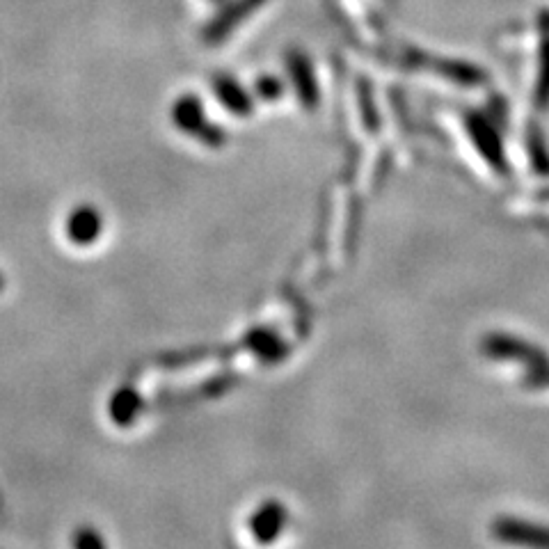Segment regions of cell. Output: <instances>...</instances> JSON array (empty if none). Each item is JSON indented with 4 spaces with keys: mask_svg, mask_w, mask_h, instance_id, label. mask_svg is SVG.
Returning <instances> with one entry per match:
<instances>
[{
    "mask_svg": "<svg viewBox=\"0 0 549 549\" xmlns=\"http://www.w3.org/2000/svg\"><path fill=\"white\" fill-rule=\"evenodd\" d=\"M492 536L499 543L522 549H549V527L545 524L517 520V517H499L492 524Z\"/></svg>",
    "mask_w": 549,
    "mask_h": 549,
    "instance_id": "7a4b0ae2",
    "label": "cell"
},
{
    "mask_svg": "<svg viewBox=\"0 0 549 549\" xmlns=\"http://www.w3.org/2000/svg\"><path fill=\"white\" fill-rule=\"evenodd\" d=\"M254 90H257V97H261L264 101H277L282 99L284 85L280 78L275 76H259L257 83H254Z\"/></svg>",
    "mask_w": 549,
    "mask_h": 549,
    "instance_id": "8fae6325",
    "label": "cell"
},
{
    "mask_svg": "<svg viewBox=\"0 0 549 549\" xmlns=\"http://www.w3.org/2000/svg\"><path fill=\"white\" fill-rule=\"evenodd\" d=\"M266 0H232L222 7V12L213 19L209 26L204 28V42L206 44H220L227 39L241 23L259 10Z\"/></svg>",
    "mask_w": 549,
    "mask_h": 549,
    "instance_id": "5b68a950",
    "label": "cell"
},
{
    "mask_svg": "<svg viewBox=\"0 0 549 549\" xmlns=\"http://www.w3.org/2000/svg\"><path fill=\"white\" fill-rule=\"evenodd\" d=\"M213 94L225 106L229 113L236 117H250L252 115V97L243 85H238L232 76H216L213 78Z\"/></svg>",
    "mask_w": 549,
    "mask_h": 549,
    "instance_id": "ba28073f",
    "label": "cell"
},
{
    "mask_svg": "<svg viewBox=\"0 0 549 549\" xmlns=\"http://www.w3.org/2000/svg\"><path fill=\"white\" fill-rule=\"evenodd\" d=\"M103 232V216L97 206L81 204L69 211L65 222V234L69 243L78 245V248H87V245L97 243Z\"/></svg>",
    "mask_w": 549,
    "mask_h": 549,
    "instance_id": "8992f818",
    "label": "cell"
},
{
    "mask_svg": "<svg viewBox=\"0 0 549 549\" xmlns=\"http://www.w3.org/2000/svg\"><path fill=\"white\" fill-rule=\"evenodd\" d=\"M213 3H222V0H213Z\"/></svg>",
    "mask_w": 549,
    "mask_h": 549,
    "instance_id": "7c38bea8",
    "label": "cell"
},
{
    "mask_svg": "<svg viewBox=\"0 0 549 549\" xmlns=\"http://www.w3.org/2000/svg\"><path fill=\"white\" fill-rule=\"evenodd\" d=\"M172 122L177 124L179 131L188 133L190 138L200 140L213 149L225 145V133H222L216 124L209 122L202 101L193 97V94H183V97L174 101Z\"/></svg>",
    "mask_w": 549,
    "mask_h": 549,
    "instance_id": "6da1fadb",
    "label": "cell"
},
{
    "mask_svg": "<svg viewBox=\"0 0 549 549\" xmlns=\"http://www.w3.org/2000/svg\"><path fill=\"white\" fill-rule=\"evenodd\" d=\"M483 353L490 357V360H513L527 364V369L533 366L549 362V357L538 350L536 346H529L527 341L508 337V334H490V337L483 339Z\"/></svg>",
    "mask_w": 549,
    "mask_h": 549,
    "instance_id": "277c9868",
    "label": "cell"
},
{
    "mask_svg": "<svg viewBox=\"0 0 549 549\" xmlns=\"http://www.w3.org/2000/svg\"><path fill=\"white\" fill-rule=\"evenodd\" d=\"M286 524H289V511H286V506L277 499H268L252 511L248 529L250 536L257 540L259 545H273L282 538Z\"/></svg>",
    "mask_w": 549,
    "mask_h": 549,
    "instance_id": "3957f363",
    "label": "cell"
},
{
    "mask_svg": "<svg viewBox=\"0 0 549 549\" xmlns=\"http://www.w3.org/2000/svg\"><path fill=\"white\" fill-rule=\"evenodd\" d=\"M71 549H108L106 538L101 536L99 529L90 527V524H81L74 533H71Z\"/></svg>",
    "mask_w": 549,
    "mask_h": 549,
    "instance_id": "9c48e42d",
    "label": "cell"
},
{
    "mask_svg": "<svg viewBox=\"0 0 549 549\" xmlns=\"http://www.w3.org/2000/svg\"><path fill=\"white\" fill-rule=\"evenodd\" d=\"M286 69H289L291 83L296 87V94L302 101V106L314 108L318 103V87L312 62H309L307 55L302 51H289V55H286Z\"/></svg>",
    "mask_w": 549,
    "mask_h": 549,
    "instance_id": "52a82bcc",
    "label": "cell"
},
{
    "mask_svg": "<svg viewBox=\"0 0 549 549\" xmlns=\"http://www.w3.org/2000/svg\"><path fill=\"white\" fill-rule=\"evenodd\" d=\"M126 410L124 412V424H131V421L135 419V415H138V410H140V399H138V394L133 392V389H119V392L115 394V399L113 403H110V415H113V412L117 410Z\"/></svg>",
    "mask_w": 549,
    "mask_h": 549,
    "instance_id": "30bf717a",
    "label": "cell"
}]
</instances>
